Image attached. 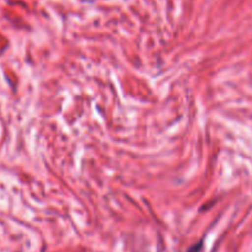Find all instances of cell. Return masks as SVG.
Listing matches in <instances>:
<instances>
[{"label":"cell","instance_id":"6da1fadb","mask_svg":"<svg viewBox=\"0 0 252 252\" xmlns=\"http://www.w3.org/2000/svg\"><path fill=\"white\" fill-rule=\"evenodd\" d=\"M201 249H202V241H199V243L194 244V245L192 246V248L187 252H201Z\"/></svg>","mask_w":252,"mask_h":252}]
</instances>
